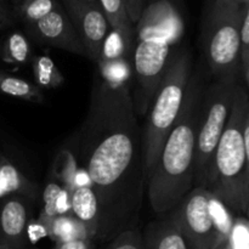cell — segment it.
Returning a JSON list of instances; mask_svg holds the SVG:
<instances>
[{
	"label": "cell",
	"mask_w": 249,
	"mask_h": 249,
	"mask_svg": "<svg viewBox=\"0 0 249 249\" xmlns=\"http://www.w3.org/2000/svg\"><path fill=\"white\" fill-rule=\"evenodd\" d=\"M78 158L99 206L95 240L138 228L146 191L142 126L129 83L97 77L78 133Z\"/></svg>",
	"instance_id": "6da1fadb"
},
{
	"label": "cell",
	"mask_w": 249,
	"mask_h": 249,
	"mask_svg": "<svg viewBox=\"0 0 249 249\" xmlns=\"http://www.w3.org/2000/svg\"><path fill=\"white\" fill-rule=\"evenodd\" d=\"M206 87L202 71H192L179 117L146 180L148 201L157 215H167L194 189L197 124Z\"/></svg>",
	"instance_id": "7a4b0ae2"
},
{
	"label": "cell",
	"mask_w": 249,
	"mask_h": 249,
	"mask_svg": "<svg viewBox=\"0 0 249 249\" xmlns=\"http://www.w3.org/2000/svg\"><path fill=\"white\" fill-rule=\"evenodd\" d=\"M249 94L237 84L230 117L218 143L207 187L233 213L246 214L245 122Z\"/></svg>",
	"instance_id": "3957f363"
},
{
	"label": "cell",
	"mask_w": 249,
	"mask_h": 249,
	"mask_svg": "<svg viewBox=\"0 0 249 249\" xmlns=\"http://www.w3.org/2000/svg\"><path fill=\"white\" fill-rule=\"evenodd\" d=\"M191 74V55L186 49L175 48L170 53L162 82L145 114L142 150L146 180L157 163L168 134L179 117Z\"/></svg>",
	"instance_id": "277c9868"
},
{
	"label": "cell",
	"mask_w": 249,
	"mask_h": 249,
	"mask_svg": "<svg viewBox=\"0 0 249 249\" xmlns=\"http://www.w3.org/2000/svg\"><path fill=\"white\" fill-rule=\"evenodd\" d=\"M243 0H207L202 18V45L215 80H236L241 72Z\"/></svg>",
	"instance_id": "5b68a950"
},
{
	"label": "cell",
	"mask_w": 249,
	"mask_h": 249,
	"mask_svg": "<svg viewBox=\"0 0 249 249\" xmlns=\"http://www.w3.org/2000/svg\"><path fill=\"white\" fill-rule=\"evenodd\" d=\"M236 80H215L207 85L196 134L194 187H207L209 170L235 101Z\"/></svg>",
	"instance_id": "8992f818"
},
{
	"label": "cell",
	"mask_w": 249,
	"mask_h": 249,
	"mask_svg": "<svg viewBox=\"0 0 249 249\" xmlns=\"http://www.w3.org/2000/svg\"><path fill=\"white\" fill-rule=\"evenodd\" d=\"M215 196L206 187H194L167 214L190 249H216L225 245L216 220Z\"/></svg>",
	"instance_id": "52a82bcc"
},
{
	"label": "cell",
	"mask_w": 249,
	"mask_h": 249,
	"mask_svg": "<svg viewBox=\"0 0 249 249\" xmlns=\"http://www.w3.org/2000/svg\"><path fill=\"white\" fill-rule=\"evenodd\" d=\"M173 44L164 36L135 29L131 67L140 87V111L146 114L164 75Z\"/></svg>",
	"instance_id": "ba28073f"
},
{
	"label": "cell",
	"mask_w": 249,
	"mask_h": 249,
	"mask_svg": "<svg viewBox=\"0 0 249 249\" xmlns=\"http://www.w3.org/2000/svg\"><path fill=\"white\" fill-rule=\"evenodd\" d=\"M80 41L87 53V57L99 61L102 46L108 36L109 24L99 2L79 1V0H61Z\"/></svg>",
	"instance_id": "9c48e42d"
},
{
	"label": "cell",
	"mask_w": 249,
	"mask_h": 249,
	"mask_svg": "<svg viewBox=\"0 0 249 249\" xmlns=\"http://www.w3.org/2000/svg\"><path fill=\"white\" fill-rule=\"evenodd\" d=\"M26 31L27 36L38 44L87 57L84 46L61 4L44 18L27 24Z\"/></svg>",
	"instance_id": "30bf717a"
},
{
	"label": "cell",
	"mask_w": 249,
	"mask_h": 249,
	"mask_svg": "<svg viewBox=\"0 0 249 249\" xmlns=\"http://www.w3.org/2000/svg\"><path fill=\"white\" fill-rule=\"evenodd\" d=\"M135 28L164 36L177 45L184 36L185 27L181 14L173 0H156L147 4Z\"/></svg>",
	"instance_id": "8fae6325"
},
{
	"label": "cell",
	"mask_w": 249,
	"mask_h": 249,
	"mask_svg": "<svg viewBox=\"0 0 249 249\" xmlns=\"http://www.w3.org/2000/svg\"><path fill=\"white\" fill-rule=\"evenodd\" d=\"M29 211L27 198L10 195L0 204V241L12 249H26Z\"/></svg>",
	"instance_id": "7c38bea8"
},
{
	"label": "cell",
	"mask_w": 249,
	"mask_h": 249,
	"mask_svg": "<svg viewBox=\"0 0 249 249\" xmlns=\"http://www.w3.org/2000/svg\"><path fill=\"white\" fill-rule=\"evenodd\" d=\"M70 202L71 214L89 229L94 238L96 237L99 206H97L95 192L90 186V184H78L70 192Z\"/></svg>",
	"instance_id": "4fadbf2b"
},
{
	"label": "cell",
	"mask_w": 249,
	"mask_h": 249,
	"mask_svg": "<svg viewBox=\"0 0 249 249\" xmlns=\"http://www.w3.org/2000/svg\"><path fill=\"white\" fill-rule=\"evenodd\" d=\"M143 249H190L168 218L151 221L142 232Z\"/></svg>",
	"instance_id": "5bb4252c"
},
{
	"label": "cell",
	"mask_w": 249,
	"mask_h": 249,
	"mask_svg": "<svg viewBox=\"0 0 249 249\" xmlns=\"http://www.w3.org/2000/svg\"><path fill=\"white\" fill-rule=\"evenodd\" d=\"M45 229L46 236L55 243L72 240H94L89 229L72 214H62L53 219L39 220Z\"/></svg>",
	"instance_id": "9a60e30c"
},
{
	"label": "cell",
	"mask_w": 249,
	"mask_h": 249,
	"mask_svg": "<svg viewBox=\"0 0 249 249\" xmlns=\"http://www.w3.org/2000/svg\"><path fill=\"white\" fill-rule=\"evenodd\" d=\"M97 2L106 16L109 28L118 32L134 50L135 24L129 18L124 0H97Z\"/></svg>",
	"instance_id": "2e32d148"
},
{
	"label": "cell",
	"mask_w": 249,
	"mask_h": 249,
	"mask_svg": "<svg viewBox=\"0 0 249 249\" xmlns=\"http://www.w3.org/2000/svg\"><path fill=\"white\" fill-rule=\"evenodd\" d=\"M18 195L27 199L36 197V187L10 162L0 158V196Z\"/></svg>",
	"instance_id": "e0dca14e"
},
{
	"label": "cell",
	"mask_w": 249,
	"mask_h": 249,
	"mask_svg": "<svg viewBox=\"0 0 249 249\" xmlns=\"http://www.w3.org/2000/svg\"><path fill=\"white\" fill-rule=\"evenodd\" d=\"M0 92L34 104H43L45 100L43 90L39 89L34 83L2 71H0Z\"/></svg>",
	"instance_id": "ac0fdd59"
},
{
	"label": "cell",
	"mask_w": 249,
	"mask_h": 249,
	"mask_svg": "<svg viewBox=\"0 0 249 249\" xmlns=\"http://www.w3.org/2000/svg\"><path fill=\"white\" fill-rule=\"evenodd\" d=\"M62 214H71L70 192L57 182H49L43 192V211L39 220L53 219Z\"/></svg>",
	"instance_id": "d6986e66"
},
{
	"label": "cell",
	"mask_w": 249,
	"mask_h": 249,
	"mask_svg": "<svg viewBox=\"0 0 249 249\" xmlns=\"http://www.w3.org/2000/svg\"><path fill=\"white\" fill-rule=\"evenodd\" d=\"M32 70L36 83L39 89H57L65 83V77L48 55L36 56L32 58Z\"/></svg>",
	"instance_id": "ffe728a7"
},
{
	"label": "cell",
	"mask_w": 249,
	"mask_h": 249,
	"mask_svg": "<svg viewBox=\"0 0 249 249\" xmlns=\"http://www.w3.org/2000/svg\"><path fill=\"white\" fill-rule=\"evenodd\" d=\"M1 53L5 61L17 65H22L32 60L31 44L28 38L21 32H12L6 36Z\"/></svg>",
	"instance_id": "44dd1931"
},
{
	"label": "cell",
	"mask_w": 249,
	"mask_h": 249,
	"mask_svg": "<svg viewBox=\"0 0 249 249\" xmlns=\"http://www.w3.org/2000/svg\"><path fill=\"white\" fill-rule=\"evenodd\" d=\"M58 5V0H17L16 14L27 26L48 16Z\"/></svg>",
	"instance_id": "7402d4cb"
},
{
	"label": "cell",
	"mask_w": 249,
	"mask_h": 249,
	"mask_svg": "<svg viewBox=\"0 0 249 249\" xmlns=\"http://www.w3.org/2000/svg\"><path fill=\"white\" fill-rule=\"evenodd\" d=\"M108 249H143L142 232L138 228L124 231L112 241Z\"/></svg>",
	"instance_id": "603a6c76"
},
{
	"label": "cell",
	"mask_w": 249,
	"mask_h": 249,
	"mask_svg": "<svg viewBox=\"0 0 249 249\" xmlns=\"http://www.w3.org/2000/svg\"><path fill=\"white\" fill-rule=\"evenodd\" d=\"M249 61V0H243L241 23V70Z\"/></svg>",
	"instance_id": "cb8c5ba5"
},
{
	"label": "cell",
	"mask_w": 249,
	"mask_h": 249,
	"mask_svg": "<svg viewBox=\"0 0 249 249\" xmlns=\"http://www.w3.org/2000/svg\"><path fill=\"white\" fill-rule=\"evenodd\" d=\"M245 145H246V214L249 219V101L245 122Z\"/></svg>",
	"instance_id": "d4e9b609"
},
{
	"label": "cell",
	"mask_w": 249,
	"mask_h": 249,
	"mask_svg": "<svg viewBox=\"0 0 249 249\" xmlns=\"http://www.w3.org/2000/svg\"><path fill=\"white\" fill-rule=\"evenodd\" d=\"M124 2H125L129 18L134 24H136V22L140 19L145 7L147 6V0H124Z\"/></svg>",
	"instance_id": "484cf974"
},
{
	"label": "cell",
	"mask_w": 249,
	"mask_h": 249,
	"mask_svg": "<svg viewBox=\"0 0 249 249\" xmlns=\"http://www.w3.org/2000/svg\"><path fill=\"white\" fill-rule=\"evenodd\" d=\"M53 249H92V240H72L55 243Z\"/></svg>",
	"instance_id": "4316f807"
},
{
	"label": "cell",
	"mask_w": 249,
	"mask_h": 249,
	"mask_svg": "<svg viewBox=\"0 0 249 249\" xmlns=\"http://www.w3.org/2000/svg\"><path fill=\"white\" fill-rule=\"evenodd\" d=\"M9 23H10L9 11H7L6 6H5L4 1L0 0V31L4 29L6 26H9Z\"/></svg>",
	"instance_id": "83f0119b"
},
{
	"label": "cell",
	"mask_w": 249,
	"mask_h": 249,
	"mask_svg": "<svg viewBox=\"0 0 249 249\" xmlns=\"http://www.w3.org/2000/svg\"><path fill=\"white\" fill-rule=\"evenodd\" d=\"M241 71H242L243 74H245V79H246V82H247V85L249 88V61L247 63H246L245 66H243L242 70H241Z\"/></svg>",
	"instance_id": "f1b7e54d"
},
{
	"label": "cell",
	"mask_w": 249,
	"mask_h": 249,
	"mask_svg": "<svg viewBox=\"0 0 249 249\" xmlns=\"http://www.w3.org/2000/svg\"><path fill=\"white\" fill-rule=\"evenodd\" d=\"M0 249H12V248L10 247V246H7L6 243H4V242H1V241H0Z\"/></svg>",
	"instance_id": "f546056e"
},
{
	"label": "cell",
	"mask_w": 249,
	"mask_h": 249,
	"mask_svg": "<svg viewBox=\"0 0 249 249\" xmlns=\"http://www.w3.org/2000/svg\"><path fill=\"white\" fill-rule=\"evenodd\" d=\"M216 249H226V243H225V245H221L220 247H218Z\"/></svg>",
	"instance_id": "4dcf8cb0"
},
{
	"label": "cell",
	"mask_w": 249,
	"mask_h": 249,
	"mask_svg": "<svg viewBox=\"0 0 249 249\" xmlns=\"http://www.w3.org/2000/svg\"><path fill=\"white\" fill-rule=\"evenodd\" d=\"M79 1H91V2H96L97 0H79Z\"/></svg>",
	"instance_id": "1f68e13d"
},
{
	"label": "cell",
	"mask_w": 249,
	"mask_h": 249,
	"mask_svg": "<svg viewBox=\"0 0 249 249\" xmlns=\"http://www.w3.org/2000/svg\"><path fill=\"white\" fill-rule=\"evenodd\" d=\"M1 1H5V0H1Z\"/></svg>",
	"instance_id": "d6a6232c"
}]
</instances>
